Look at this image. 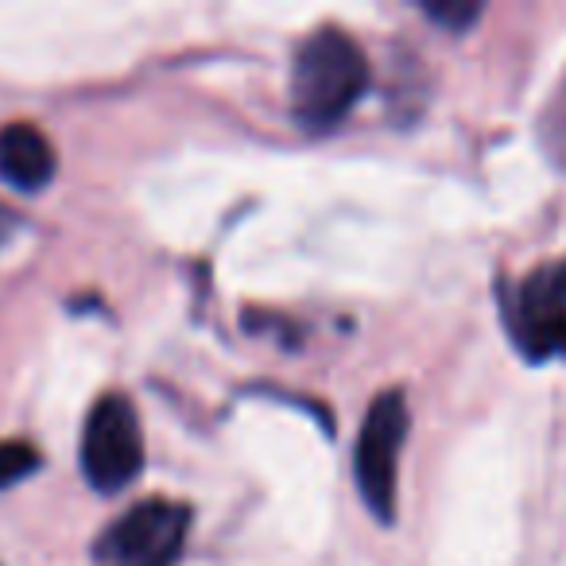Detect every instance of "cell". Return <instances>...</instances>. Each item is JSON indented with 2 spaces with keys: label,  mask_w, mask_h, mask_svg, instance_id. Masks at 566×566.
Here are the masks:
<instances>
[{
  "label": "cell",
  "mask_w": 566,
  "mask_h": 566,
  "mask_svg": "<svg viewBox=\"0 0 566 566\" xmlns=\"http://www.w3.org/2000/svg\"><path fill=\"white\" fill-rule=\"evenodd\" d=\"M369 90V55L342 28H318L295 51L292 109L307 133H331Z\"/></svg>",
  "instance_id": "cell-1"
},
{
  "label": "cell",
  "mask_w": 566,
  "mask_h": 566,
  "mask_svg": "<svg viewBox=\"0 0 566 566\" xmlns=\"http://www.w3.org/2000/svg\"><path fill=\"white\" fill-rule=\"evenodd\" d=\"M144 470V427L128 396L105 392L82 427V473L97 493H120Z\"/></svg>",
  "instance_id": "cell-2"
},
{
  "label": "cell",
  "mask_w": 566,
  "mask_h": 566,
  "mask_svg": "<svg viewBox=\"0 0 566 566\" xmlns=\"http://www.w3.org/2000/svg\"><path fill=\"white\" fill-rule=\"evenodd\" d=\"M190 509L179 501H140L94 543V566H175L187 547Z\"/></svg>",
  "instance_id": "cell-3"
},
{
  "label": "cell",
  "mask_w": 566,
  "mask_h": 566,
  "mask_svg": "<svg viewBox=\"0 0 566 566\" xmlns=\"http://www.w3.org/2000/svg\"><path fill=\"white\" fill-rule=\"evenodd\" d=\"M403 434H408V400L403 392H380L365 411L354 447V478L369 512L380 524L396 520V470H400Z\"/></svg>",
  "instance_id": "cell-4"
},
{
  "label": "cell",
  "mask_w": 566,
  "mask_h": 566,
  "mask_svg": "<svg viewBox=\"0 0 566 566\" xmlns=\"http://www.w3.org/2000/svg\"><path fill=\"white\" fill-rule=\"evenodd\" d=\"M509 331L532 361L566 357V264L527 275L509 303Z\"/></svg>",
  "instance_id": "cell-5"
},
{
  "label": "cell",
  "mask_w": 566,
  "mask_h": 566,
  "mask_svg": "<svg viewBox=\"0 0 566 566\" xmlns=\"http://www.w3.org/2000/svg\"><path fill=\"white\" fill-rule=\"evenodd\" d=\"M59 171V151L51 136L32 120H12L0 128V179L17 190H43Z\"/></svg>",
  "instance_id": "cell-6"
},
{
  "label": "cell",
  "mask_w": 566,
  "mask_h": 566,
  "mask_svg": "<svg viewBox=\"0 0 566 566\" xmlns=\"http://www.w3.org/2000/svg\"><path fill=\"white\" fill-rule=\"evenodd\" d=\"M35 465H40V454H35L32 442H0V489L32 478Z\"/></svg>",
  "instance_id": "cell-7"
},
{
  "label": "cell",
  "mask_w": 566,
  "mask_h": 566,
  "mask_svg": "<svg viewBox=\"0 0 566 566\" xmlns=\"http://www.w3.org/2000/svg\"><path fill=\"white\" fill-rule=\"evenodd\" d=\"M423 17H431L434 24L450 28V32H470V24H478L481 17V4L478 0H427L423 4Z\"/></svg>",
  "instance_id": "cell-8"
},
{
  "label": "cell",
  "mask_w": 566,
  "mask_h": 566,
  "mask_svg": "<svg viewBox=\"0 0 566 566\" xmlns=\"http://www.w3.org/2000/svg\"><path fill=\"white\" fill-rule=\"evenodd\" d=\"M12 229H17V213H12L9 206L0 202V244L9 241V237H12Z\"/></svg>",
  "instance_id": "cell-9"
}]
</instances>
